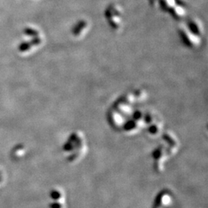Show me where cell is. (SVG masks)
<instances>
[{
    "label": "cell",
    "instance_id": "obj_1",
    "mask_svg": "<svg viewBox=\"0 0 208 208\" xmlns=\"http://www.w3.org/2000/svg\"><path fill=\"white\" fill-rule=\"evenodd\" d=\"M87 145L84 135L81 132L72 133L63 147V150L69 162L75 163L81 160L86 153Z\"/></svg>",
    "mask_w": 208,
    "mask_h": 208
},
{
    "label": "cell",
    "instance_id": "obj_2",
    "mask_svg": "<svg viewBox=\"0 0 208 208\" xmlns=\"http://www.w3.org/2000/svg\"><path fill=\"white\" fill-rule=\"evenodd\" d=\"M173 197L168 191H163L158 195L153 208H167L172 204Z\"/></svg>",
    "mask_w": 208,
    "mask_h": 208
},
{
    "label": "cell",
    "instance_id": "obj_3",
    "mask_svg": "<svg viewBox=\"0 0 208 208\" xmlns=\"http://www.w3.org/2000/svg\"><path fill=\"white\" fill-rule=\"evenodd\" d=\"M53 198L56 200V204H53L52 208H66V198L61 190H57L53 192Z\"/></svg>",
    "mask_w": 208,
    "mask_h": 208
}]
</instances>
